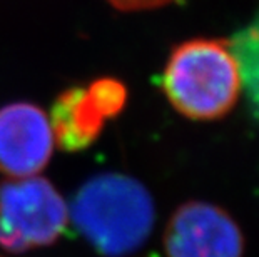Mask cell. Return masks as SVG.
Wrapping results in <instances>:
<instances>
[{
	"label": "cell",
	"mask_w": 259,
	"mask_h": 257,
	"mask_svg": "<svg viewBox=\"0 0 259 257\" xmlns=\"http://www.w3.org/2000/svg\"><path fill=\"white\" fill-rule=\"evenodd\" d=\"M0 257H2V255H0Z\"/></svg>",
	"instance_id": "cell-9"
},
{
	"label": "cell",
	"mask_w": 259,
	"mask_h": 257,
	"mask_svg": "<svg viewBox=\"0 0 259 257\" xmlns=\"http://www.w3.org/2000/svg\"><path fill=\"white\" fill-rule=\"evenodd\" d=\"M167 257H242L244 237L228 212L209 202L179 205L164 231Z\"/></svg>",
	"instance_id": "cell-5"
},
{
	"label": "cell",
	"mask_w": 259,
	"mask_h": 257,
	"mask_svg": "<svg viewBox=\"0 0 259 257\" xmlns=\"http://www.w3.org/2000/svg\"><path fill=\"white\" fill-rule=\"evenodd\" d=\"M69 222V205L40 176L0 182V247L20 254L57 242Z\"/></svg>",
	"instance_id": "cell-3"
},
{
	"label": "cell",
	"mask_w": 259,
	"mask_h": 257,
	"mask_svg": "<svg viewBox=\"0 0 259 257\" xmlns=\"http://www.w3.org/2000/svg\"><path fill=\"white\" fill-rule=\"evenodd\" d=\"M164 94L176 111L192 120L226 116L239 97V62L226 42L194 39L170 54L162 75Z\"/></svg>",
	"instance_id": "cell-2"
},
{
	"label": "cell",
	"mask_w": 259,
	"mask_h": 257,
	"mask_svg": "<svg viewBox=\"0 0 259 257\" xmlns=\"http://www.w3.org/2000/svg\"><path fill=\"white\" fill-rule=\"evenodd\" d=\"M56 140L47 114L29 102L0 109V172L9 177H32L52 157Z\"/></svg>",
	"instance_id": "cell-6"
},
{
	"label": "cell",
	"mask_w": 259,
	"mask_h": 257,
	"mask_svg": "<svg viewBox=\"0 0 259 257\" xmlns=\"http://www.w3.org/2000/svg\"><path fill=\"white\" fill-rule=\"evenodd\" d=\"M125 99V87L114 79H99L89 87L62 92L49 117L56 144L67 152L91 147L107 120L122 111Z\"/></svg>",
	"instance_id": "cell-4"
},
{
	"label": "cell",
	"mask_w": 259,
	"mask_h": 257,
	"mask_svg": "<svg viewBox=\"0 0 259 257\" xmlns=\"http://www.w3.org/2000/svg\"><path fill=\"white\" fill-rule=\"evenodd\" d=\"M69 219L99 254L122 257L146 244L156 221V207L139 180L107 172L91 177L77 190Z\"/></svg>",
	"instance_id": "cell-1"
},
{
	"label": "cell",
	"mask_w": 259,
	"mask_h": 257,
	"mask_svg": "<svg viewBox=\"0 0 259 257\" xmlns=\"http://www.w3.org/2000/svg\"><path fill=\"white\" fill-rule=\"evenodd\" d=\"M233 52L239 62L241 79L251 89L252 97L259 106V24L252 25L234 42Z\"/></svg>",
	"instance_id": "cell-7"
},
{
	"label": "cell",
	"mask_w": 259,
	"mask_h": 257,
	"mask_svg": "<svg viewBox=\"0 0 259 257\" xmlns=\"http://www.w3.org/2000/svg\"><path fill=\"white\" fill-rule=\"evenodd\" d=\"M115 9L125 10V12H136V10H151L159 9L164 5L174 4L178 0H107Z\"/></svg>",
	"instance_id": "cell-8"
}]
</instances>
